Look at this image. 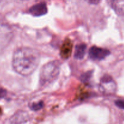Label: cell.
Masks as SVG:
<instances>
[{"instance_id": "obj_1", "label": "cell", "mask_w": 124, "mask_h": 124, "mask_svg": "<svg viewBox=\"0 0 124 124\" xmlns=\"http://www.w3.org/2000/svg\"><path fill=\"white\" fill-rule=\"evenodd\" d=\"M39 62L40 55L36 50L30 47H20L13 54L12 65L18 74L28 76L36 70Z\"/></svg>"}, {"instance_id": "obj_2", "label": "cell", "mask_w": 124, "mask_h": 124, "mask_svg": "<svg viewBox=\"0 0 124 124\" xmlns=\"http://www.w3.org/2000/svg\"><path fill=\"white\" fill-rule=\"evenodd\" d=\"M60 65L58 62H51L45 64L40 72V84L41 86L48 85L54 81L59 74Z\"/></svg>"}, {"instance_id": "obj_3", "label": "cell", "mask_w": 124, "mask_h": 124, "mask_svg": "<svg viewBox=\"0 0 124 124\" xmlns=\"http://www.w3.org/2000/svg\"><path fill=\"white\" fill-rule=\"evenodd\" d=\"M99 89L102 92L106 95L113 94L117 89V85L111 76L105 75L102 77Z\"/></svg>"}, {"instance_id": "obj_4", "label": "cell", "mask_w": 124, "mask_h": 124, "mask_svg": "<svg viewBox=\"0 0 124 124\" xmlns=\"http://www.w3.org/2000/svg\"><path fill=\"white\" fill-rule=\"evenodd\" d=\"M90 58L94 61H100L104 59L110 54V51L106 49L101 48L97 46H92L89 50Z\"/></svg>"}, {"instance_id": "obj_5", "label": "cell", "mask_w": 124, "mask_h": 124, "mask_svg": "<svg viewBox=\"0 0 124 124\" xmlns=\"http://www.w3.org/2000/svg\"><path fill=\"white\" fill-rule=\"evenodd\" d=\"M47 7L44 2L36 4L31 7L29 9V12L35 17H41L47 13Z\"/></svg>"}, {"instance_id": "obj_6", "label": "cell", "mask_w": 124, "mask_h": 124, "mask_svg": "<svg viewBox=\"0 0 124 124\" xmlns=\"http://www.w3.org/2000/svg\"><path fill=\"white\" fill-rule=\"evenodd\" d=\"M110 7L119 16H124V0H107Z\"/></svg>"}, {"instance_id": "obj_7", "label": "cell", "mask_w": 124, "mask_h": 124, "mask_svg": "<svg viewBox=\"0 0 124 124\" xmlns=\"http://www.w3.org/2000/svg\"><path fill=\"white\" fill-rule=\"evenodd\" d=\"M73 43L69 38H66L61 47V56L64 59L69 58L70 57L72 51Z\"/></svg>"}, {"instance_id": "obj_8", "label": "cell", "mask_w": 124, "mask_h": 124, "mask_svg": "<svg viewBox=\"0 0 124 124\" xmlns=\"http://www.w3.org/2000/svg\"><path fill=\"white\" fill-rule=\"evenodd\" d=\"M29 114L24 111H19L12 117L10 122L13 124H21L28 120Z\"/></svg>"}, {"instance_id": "obj_9", "label": "cell", "mask_w": 124, "mask_h": 124, "mask_svg": "<svg viewBox=\"0 0 124 124\" xmlns=\"http://www.w3.org/2000/svg\"><path fill=\"white\" fill-rule=\"evenodd\" d=\"M86 49H87V46L85 44H80L77 45L74 55L75 58L78 60L82 59L85 54Z\"/></svg>"}, {"instance_id": "obj_10", "label": "cell", "mask_w": 124, "mask_h": 124, "mask_svg": "<svg viewBox=\"0 0 124 124\" xmlns=\"http://www.w3.org/2000/svg\"><path fill=\"white\" fill-rule=\"evenodd\" d=\"M44 106V103L42 102H38V103H32L31 105L30 106V109H32L33 111H38L41 109V108L43 107Z\"/></svg>"}, {"instance_id": "obj_11", "label": "cell", "mask_w": 124, "mask_h": 124, "mask_svg": "<svg viewBox=\"0 0 124 124\" xmlns=\"http://www.w3.org/2000/svg\"><path fill=\"white\" fill-rule=\"evenodd\" d=\"M91 74H92V72H87L85 73V74H84L82 76V77H81L82 81H83L84 82H87V81L89 80V79H90Z\"/></svg>"}, {"instance_id": "obj_12", "label": "cell", "mask_w": 124, "mask_h": 124, "mask_svg": "<svg viewBox=\"0 0 124 124\" xmlns=\"http://www.w3.org/2000/svg\"><path fill=\"white\" fill-rule=\"evenodd\" d=\"M115 104L119 108L124 109V99L117 100L115 102Z\"/></svg>"}, {"instance_id": "obj_13", "label": "cell", "mask_w": 124, "mask_h": 124, "mask_svg": "<svg viewBox=\"0 0 124 124\" xmlns=\"http://www.w3.org/2000/svg\"><path fill=\"white\" fill-rule=\"evenodd\" d=\"M7 94V91L2 88H0V98H2Z\"/></svg>"}, {"instance_id": "obj_14", "label": "cell", "mask_w": 124, "mask_h": 124, "mask_svg": "<svg viewBox=\"0 0 124 124\" xmlns=\"http://www.w3.org/2000/svg\"><path fill=\"white\" fill-rule=\"evenodd\" d=\"M85 1L90 4H98L101 2V0H85Z\"/></svg>"}]
</instances>
